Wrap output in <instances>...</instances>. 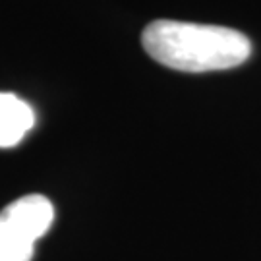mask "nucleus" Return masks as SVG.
<instances>
[{"instance_id":"1","label":"nucleus","mask_w":261,"mask_h":261,"mask_svg":"<svg viewBox=\"0 0 261 261\" xmlns=\"http://www.w3.org/2000/svg\"><path fill=\"white\" fill-rule=\"evenodd\" d=\"M141 45L155 62L192 74L228 70L252 55L250 39L236 29L176 19L151 21Z\"/></svg>"},{"instance_id":"2","label":"nucleus","mask_w":261,"mask_h":261,"mask_svg":"<svg viewBox=\"0 0 261 261\" xmlns=\"http://www.w3.org/2000/svg\"><path fill=\"white\" fill-rule=\"evenodd\" d=\"M55 205L41 194L18 197L0 211V261H31L35 244L50 230Z\"/></svg>"},{"instance_id":"3","label":"nucleus","mask_w":261,"mask_h":261,"mask_svg":"<svg viewBox=\"0 0 261 261\" xmlns=\"http://www.w3.org/2000/svg\"><path fill=\"white\" fill-rule=\"evenodd\" d=\"M35 126V112L14 93H0V149L16 147Z\"/></svg>"}]
</instances>
